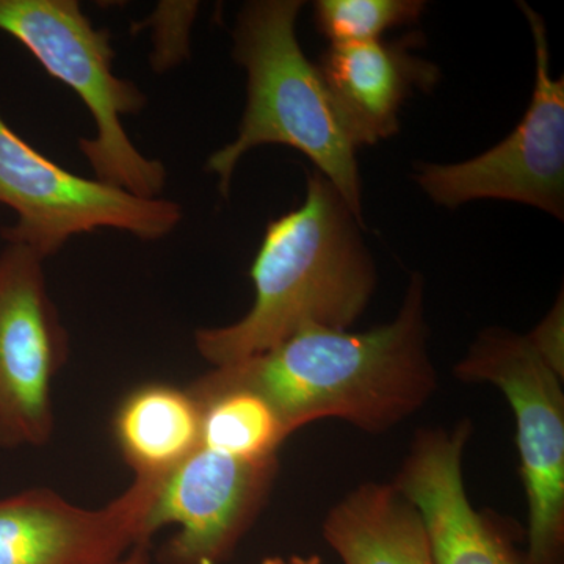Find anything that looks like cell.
Masks as SVG:
<instances>
[{"instance_id":"7","label":"cell","mask_w":564,"mask_h":564,"mask_svg":"<svg viewBox=\"0 0 564 564\" xmlns=\"http://www.w3.org/2000/svg\"><path fill=\"white\" fill-rule=\"evenodd\" d=\"M532 28L536 82L525 117L491 150L454 165L421 163L414 180L440 206L455 209L475 199H505L564 217V79L549 70L543 18L519 3Z\"/></svg>"},{"instance_id":"15","label":"cell","mask_w":564,"mask_h":564,"mask_svg":"<svg viewBox=\"0 0 564 564\" xmlns=\"http://www.w3.org/2000/svg\"><path fill=\"white\" fill-rule=\"evenodd\" d=\"M195 400L202 406V447L243 462L278 458L289 433L262 397L231 389Z\"/></svg>"},{"instance_id":"8","label":"cell","mask_w":564,"mask_h":564,"mask_svg":"<svg viewBox=\"0 0 564 564\" xmlns=\"http://www.w3.org/2000/svg\"><path fill=\"white\" fill-rule=\"evenodd\" d=\"M68 359V334L47 292L44 259L0 251V447H43L54 433L52 386Z\"/></svg>"},{"instance_id":"18","label":"cell","mask_w":564,"mask_h":564,"mask_svg":"<svg viewBox=\"0 0 564 564\" xmlns=\"http://www.w3.org/2000/svg\"><path fill=\"white\" fill-rule=\"evenodd\" d=\"M530 344L541 356V359L556 375H564V306L563 295L556 300L551 313L529 334Z\"/></svg>"},{"instance_id":"11","label":"cell","mask_w":564,"mask_h":564,"mask_svg":"<svg viewBox=\"0 0 564 564\" xmlns=\"http://www.w3.org/2000/svg\"><path fill=\"white\" fill-rule=\"evenodd\" d=\"M469 437L470 422L423 430L392 485L421 514L436 564H524L467 497L463 454Z\"/></svg>"},{"instance_id":"20","label":"cell","mask_w":564,"mask_h":564,"mask_svg":"<svg viewBox=\"0 0 564 564\" xmlns=\"http://www.w3.org/2000/svg\"><path fill=\"white\" fill-rule=\"evenodd\" d=\"M262 564H322V558L318 555H292L284 558V556H269L263 560Z\"/></svg>"},{"instance_id":"12","label":"cell","mask_w":564,"mask_h":564,"mask_svg":"<svg viewBox=\"0 0 564 564\" xmlns=\"http://www.w3.org/2000/svg\"><path fill=\"white\" fill-rule=\"evenodd\" d=\"M422 33L393 41L332 44L318 58V74L340 124L355 148L399 132V113L415 90L432 93L440 68L413 54Z\"/></svg>"},{"instance_id":"6","label":"cell","mask_w":564,"mask_h":564,"mask_svg":"<svg viewBox=\"0 0 564 564\" xmlns=\"http://www.w3.org/2000/svg\"><path fill=\"white\" fill-rule=\"evenodd\" d=\"M455 375L467 383L496 386L513 408L529 503L524 564H558L564 544L562 377L541 359L529 337L499 328L478 336Z\"/></svg>"},{"instance_id":"1","label":"cell","mask_w":564,"mask_h":564,"mask_svg":"<svg viewBox=\"0 0 564 564\" xmlns=\"http://www.w3.org/2000/svg\"><path fill=\"white\" fill-rule=\"evenodd\" d=\"M423 280L411 274L400 313L364 333L307 326L243 361L215 367L188 386L193 397L242 389L262 397L289 436L323 419L383 433L421 411L436 391Z\"/></svg>"},{"instance_id":"16","label":"cell","mask_w":564,"mask_h":564,"mask_svg":"<svg viewBox=\"0 0 564 564\" xmlns=\"http://www.w3.org/2000/svg\"><path fill=\"white\" fill-rule=\"evenodd\" d=\"M422 0H321L314 6L318 32L332 44H361L381 33L421 20Z\"/></svg>"},{"instance_id":"3","label":"cell","mask_w":564,"mask_h":564,"mask_svg":"<svg viewBox=\"0 0 564 564\" xmlns=\"http://www.w3.org/2000/svg\"><path fill=\"white\" fill-rule=\"evenodd\" d=\"M302 0H254L237 17L232 57L248 76V99L236 140L214 152L206 172L218 177L223 196L231 191L247 152L281 144L303 152L362 223V191L356 148L347 135L317 66L296 39Z\"/></svg>"},{"instance_id":"4","label":"cell","mask_w":564,"mask_h":564,"mask_svg":"<svg viewBox=\"0 0 564 564\" xmlns=\"http://www.w3.org/2000/svg\"><path fill=\"white\" fill-rule=\"evenodd\" d=\"M0 32L21 43L90 111L95 135L80 139L79 150L95 180L140 198H162L166 166L141 154L121 122L147 107V96L113 73L109 31L95 28L76 0H0Z\"/></svg>"},{"instance_id":"10","label":"cell","mask_w":564,"mask_h":564,"mask_svg":"<svg viewBox=\"0 0 564 564\" xmlns=\"http://www.w3.org/2000/svg\"><path fill=\"white\" fill-rule=\"evenodd\" d=\"M161 480L135 478L101 508H84L47 488L0 499V564H117L150 543L147 522Z\"/></svg>"},{"instance_id":"17","label":"cell","mask_w":564,"mask_h":564,"mask_svg":"<svg viewBox=\"0 0 564 564\" xmlns=\"http://www.w3.org/2000/svg\"><path fill=\"white\" fill-rule=\"evenodd\" d=\"M147 24L152 28L155 52L151 55L152 68L161 70L180 63L188 55V35L195 21L198 3H162Z\"/></svg>"},{"instance_id":"2","label":"cell","mask_w":564,"mask_h":564,"mask_svg":"<svg viewBox=\"0 0 564 564\" xmlns=\"http://www.w3.org/2000/svg\"><path fill=\"white\" fill-rule=\"evenodd\" d=\"M343 196L322 173L306 198L267 225L250 269L254 303L240 321L198 329L196 350L212 366L243 361L307 326L348 329L372 299L377 272Z\"/></svg>"},{"instance_id":"14","label":"cell","mask_w":564,"mask_h":564,"mask_svg":"<svg viewBox=\"0 0 564 564\" xmlns=\"http://www.w3.org/2000/svg\"><path fill=\"white\" fill-rule=\"evenodd\" d=\"M113 433L135 478L163 481L202 445V406L188 389L143 384L118 406Z\"/></svg>"},{"instance_id":"19","label":"cell","mask_w":564,"mask_h":564,"mask_svg":"<svg viewBox=\"0 0 564 564\" xmlns=\"http://www.w3.org/2000/svg\"><path fill=\"white\" fill-rule=\"evenodd\" d=\"M117 564H150V543H140Z\"/></svg>"},{"instance_id":"5","label":"cell","mask_w":564,"mask_h":564,"mask_svg":"<svg viewBox=\"0 0 564 564\" xmlns=\"http://www.w3.org/2000/svg\"><path fill=\"white\" fill-rule=\"evenodd\" d=\"M0 206L17 215V223L0 231L6 243L31 248L44 261L73 237L101 229L148 242L165 239L184 217L180 204L170 199L140 198L63 169L18 135L2 115Z\"/></svg>"},{"instance_id":"9","label":"cell","mask_w":564,"mask_h":564,"mask_svg":"<svg viewBox=\"0 0 564 564\" xmlns=\"http://www.w3.org/2000/svg\"><path fill=\"white\" fill-rule=\"evenodd\" d=\"M278 458L243 462L199 445L163 480L147 530L180 532L162 549L165 564H221L232 555L261 510Z\"/></svg>"},{"instance_id":"13","label":"cell","mask_w":564,"mask_h":564,"mask_svg":"<svg viewBox=\"0 0 564 564\" xmlns=\"http://www.w3.org/2000/svg\"><path fill=\"white\" fill-rule=\"evenodd\" d=\"M323 538L344 564H436L421 514L393 485L358 486L326 516Z\"/></svg>"}]
</instances>
